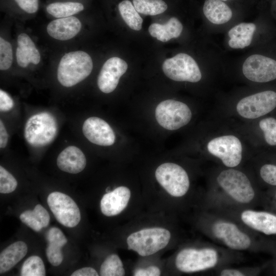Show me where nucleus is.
Wrapping results in <instances>:
<instances>
[{
  "label": "nucleus",
  "instance_id": "obj_26",
  "mask_svg": "<svg viewBox=\"0 0 276 276\" xmlns=\"http://www.w3.org/2000/svg\"><path fill=\"white\" fill-rule=\"evenodd\" d=\"M118 8L123 19L131 29L136 31L141 29L143 19L130 1L125 0L120 2Z\"/></svg>",
  "mask_w": 276,
  "mask_h": 276
},
{
  "label": "nucleus",
  "instance_id": "obj_21",
  "mask_svg": "<svg viewBox=\"0 0 276 276\" xmlns=\"http://www.w3.org/2000/svg\"><path fill=\"white\" fill-rule=\"evenodd\" d=\"M27 244L19 241L13 243L4 249L0 254V273H4L13 267L26 255Z\"/></svg>",
  "mask_w": 276,
  "mask_h": 276
},
{
  "label": "nucleus",
  "instance_id": "obj_42",
  "mask_svg": "<svg viewBox=\"0 0 276 276\" xmlns=\"http://www.w3.org/2000/svg\"><path fill=\"white\" fill-rule=\"evenodd\" d=\"M8 141V134L2 120L0 121V147H6Z\"/></svg>",
  "mask_w": 276,
  "mask_h": 276
},
{
  "label": "nucleus",
  "instance_id": "obj_35",
  "mask_svg": "<svg viewBox=\"0 0 276 276\" xmlns=\"http://www.w3.org/2000/svg\"><path fill=\"white\" fill-rule=\"evenodd\" d=\"M29 211L41 224L43 227H45L49 225L50 220V215L41 204H37L33 210H29Z\"/></svg>",
  "mask_w": 276,
  "mask_h": 276
},
{
  "label": "nucleus",
  "instance_id": "obj_38",
  "mask_svg": "<svg viewBox=\"0 0 276 276\" xmlns=\"http://www.w3.org/2000/svg\"><path fill=\"white\" fill-rule=\"evenodd\" d=\"M14 101L11 97L5 91L0 90V110L6 112L10 110L14 106Z\"/></svg>",
  "mask_w": 276,
  "mask_h": 276
},
{
  "label": "nucleus",
  "instance_id": "obj_43",
  "mask_svg": "<svg viewBox=\"0 0 276 276\" xmlns=\"http://www.w3.org/2000/svg\"><path fill=\"white\" fill-rule=\"evenodd\" d=\"M221 276H243L244 273L237 269H225L220 272Z\"/></svg>",
  "mask_w": 276,
  "mask_h": 276
},
{
  "label": "nucleus",
  "instance_id": "obj_34",
  "mask_svg": "<svg viewBox=\"0 0 276 276\" xmlns=\"http://www.w3.org/2000/svg\"><path fill=\"white\" fill-rule=\"evenodd\" d=\"M262 179L267 184L276 186V165L273 164H265L260 170Z\"/></svg>",
  "mask_w": 276,
  "mask_h": 276
},
{
  "label": "nucleus",
  "instance_id": "obj_3",
  "mask_svg": "<svg viewBox=\"0 0 276 276\" xmlns=\"http://www.w3.org/2000/svg\"><path fill=\"white\" fill-rule=\"evenodd\" d=\"M57 130L55 117L49 112H42L28 119L25 127L24 136L30 145L40 147L50 144L55 139Z\"/></svg>",
  "mask_w": 276,
  "mask_h": 276
},
{
  "label": "nucleus",
  "instance_id": "obj_25",
  "mask_svg": "<svg viewBox=\"0 0 276 276\" xmlns=\"http://www.w3.org/2000/svg\"><path fill=\"white\" fill-rule=\"evenodd\" d=\"M83 9V4L78 2H55L47 6V12L58 18L71 16Z\"/></svg>",
  "mask_w": 276,
  "mask_h": 276
},
{
  "label": "nucleus",
  "instance_id": "obj_28",
  "mask_svg": "<svg viewBox=\"0 0 276 276\" xmlns=\"http://www.w3.org/2000/svg\"><path fill=\"white\" fill-rule=\"evenodd\" d=\"M125 273L122 262L116 254L108 256L100 267L101 276H123Z\"/></svg>",
  "mask_w": 276,
  "mask_h": 276
},
{
  "label": "nucleus",
  "instance_id": "obj_45",
  "mask_svg": "<svg viewBox=\"0 0 276 276\" xmlns=\"http://www.w3.org/2000/svg\"><path fill=\"white\" fill-rule=\"evenodd\" d=\"M221 1H227V0H221Z\"/></svg>",
  "mask_w": 276,
  "mask_h": 276
},
{
  "label": "nucleus",
  "instance_id": "obj_12",
  "mask_svg": "<svg viewBox=\"0 0 276 276\" xmlns=\"http://www.w3.org/2000/svg\"><path fill=\"white\" fill-rule=\"evenodd\" d=\"M242 71L248 80L266 82L276 79V61L261 55L249 56L244 61Z\"/></svg>",
  "mask_w": 276,
  "mask_h": 276
},
{
  "label": "nucleus",
  "instance_id": "obj_6",
  "mask_svg": "<svg viewBox=\"0 0 276 276\" xmlns=\"http://www.w3.org/2000/svg\"><path fill=\"white\" fill-rule=\"evenodd\" d=\"M155 118L163 128L174 130L188 124L192 118V112L185 103L174 100H167L157 106Z\"/></svg>",
  "mask_w": 276,
  "mask_h": 276
},
{
  "label": "nucleus",
  "instance_id": "obj_44",
  "mask_svg": "<svg viewBox=\"0 0 276 276\" xmlns=\"http://www.w3.org/2000/svg\"><path fill=\"white\" fill-rule=\"evenodd\" d=\"M274 199L276 201V191L275 192V193H274Z\"/></svg>",
  "mask_w": 276,
  "mask_h": 276
},
{
  "label": "nucleus",
  "instance_id": "obj_27",
  "mask_svg": "<svg viewBox=\"0 0 276 276\" xmlns=\"http://www.w3.org/2000/svg\"><path fill=\"white\" fill-rule=\"evenodd\" d=\"M136 11L144 15H155L165 12L167 4L162 0H133Z\"/></svg>",
  "mask_w": 276,
  "mask_h": 276
},
{
  "label": "nucleus",
  "instance_id": "obj_14",
  "mask_svg": "<svg viewBox=\"0 0 276 276\" xmlns=\"http://www.w3.org/2000/svg\"><path fill=\"white\" fill-rule=\"evenodd\" d=\"M127 68V63L121 58L113 57L108 59L104 63L98 77L97 84L100 90L106 94L113 91Z\"/></svg>",
  "mask_w": 276,
  "mask_h": 276
},
{
  "label": "nucleus",
  "instance_id": "obj_1",
  "mask_svg": "<svg viewBox=\"0 0 276 276\" xmlns=\"http://www.w3.org/2000/svg\"><path fill=\"white\" fill-rule=\"evenodd\" d=\"M93 67L90 56L82 51L71 52L61 59L57 78L65 87H71L81 82L91 73Z\"/></svg>",
  "mask_w": 276,
  "mask_h": 276
},
{
  "label": "nucleus",
  "instance_id": "obj_40",
  "mask_svg": "<svg viewBox=\"0 0 276 276\" xmlns=\"http://www.w3.org/2000/svg\"><path fill=\"white\" fill-rule=\"evenodd\" d=\"M160 275V269L154 266H149L146 268L139 269L134 273L135 276H159Z\"/></svg>",
  "mask_w": 276,
  "mask_h": 276
},
{
  "label": "nucleus",
  "instance_id": "obj_32",
  "mask_svg": "<svg viewBox=\"0 0 276 276\" xmlns=\"http://www.w3.org/2000/svg\"><path fill=\"white\" fill-rule=\"evenodd\" d=\"M17 186L15 177L2 166H0V193L8 194L13 192Z\"/></svg>",
  "mask_w": 276,
  "mask_h": 276
},
{
  "label": "nucleus",
  "instance_id": "obj_4",
  "mask_svg": "<svg viewBox=\"0 0 276 276\" xmlns=\"http://www.w3.org/2000/svg\"><path fill=\"white\" fill-rule=\"evenodd\" d=\"M220 187L233 199L241 203H248L255 193L250 180L240 171L233 169L224 170L217 178Z\"/></svg>",
  "mask_w": 276,
  "mask_h": 276
},
{
  "label": "nucleus",
  "instance_id": "obj_19",
  "mask_svg": "<svg viewBox=\"0 0 276 276\" xmlns=\"http://www.w3.org/2000/svg\"><path fill=\"white\" fill-rule=\"evenodd\" d=\"M56 163L61 170L69 173L77 174L85 168L86 159L79 148L74 146H70L59 153Z\"/></svg>",
  "mask_w": 276,
  "mask_h": 276
},
{
  "label": "nucleus",
  "instance_id": "obj_15",
  "mask_svg": "<svg viewBox=\"0 0 276 276\" xmlns=\"http://www.w3.org/2000/svg\"><path fill=\"white\" fill-rule=\"evenodd\" d=\"M82 131L89 141L98 145L110 146L115 141V134L111 127L98 117L87 118L83 124Z\"/></svg>",
  "mask_w": 276,
  "mask_h": 276
},
{
  "label": "nucleus",
  "instance_id": "obj_39",
  "mask_svg": "<svg viewBox=\"0 0 276 276\" xmlns=\"http://www.w3.org/2000/svg\"><path fill=\"white\" fill-rule=\"evenodd\" d=\"M16 56L18 64L22 67H26L31 62L29 54L19 47L17 48Z\"/></svg>",
  "mask_w": 276,
  "mask_h": 276
},
{
  "label": "nucleus",
  "instance_id": "obj_33",
  "mask_svg": "<svg viewBox=\"0 0 276 276\" xmlns=\"http://www.w3.org/2000/svg\"><path fill=\"white\" fill-rule=\"evenodd\" d=\"M13 61L12 46L2 37L0 38V69L7 70L10 67Z\"/></svg>",
  "mask_w": 276,
  "mask_h": 276
},
{
  "label": "nucleus",
  "instance_id": "obj_29",
  "mask_svg": "<svg viewBox=\"0 0 276 276\" xmlns=\"http://www.w3.org/2000/svg\"><path fill=\"white\" fill-rule=\"evenodd\" d=\"M20 275H45V266L41 258L37 256H32L28 257L22 265Z\"/></svg>",
  "mask_w": 276,
  "mask_h": 276
},
{
  "label": "nucleus",
  "instance_id": "obj_22",
  "mask_svg": "<svg viewBox=\"0 0 276 276\" xmlns=\"http://www.w3.org/2000/svg\"><path fill=\"white\" fill-rule=\"evenodd\" d=\"M203 11L205 16L210 22L217 25L226 23L232 17L231 8L221 0L205 1Z\"/></svg>",
  "mask_w": 276,
  "mask_h": 276
},
{
  "label": "nucleus",
  "instance_id": "obj_10",
  "mask_svg": "<svg viewBox=\"0 0 276 276\" xmlns=\"http://www.w3.org/2000/svg\"><path fill=\"white\" fill-rule=\"evenodd\" d=\"M276 107V93L266 90L246 97L238 103L236 109L242 117L254 119L271 112Z\"/></svg>",
  "mask_w": 276,
  "mask_h": 276
},
{
  "label": "nucleus",
  "instance_id": "obj_37",
  "mask_svg": "<svg viewBox=\"0 0 276 276\" xmlns=\"http://www.w3.org/2000/svg\"><path fill=\"white\" fill-rule=\"evenodd\" d=\"M19 7L28 13L37 11L39 7L38 0H14Z\"/></svg>",
  "mask_w": 276,
  "mask_h": 276
},
{
  "label": "nucleus",
  "instance_id": "obj_13",
  "mask_svg": "<svg viewBox=\"0 0 276 276\" xmlns=\"http://www.w3.org/2000/svg\"><path fill=\"white\" fill-rule=\"evenodd\" d=\"M214 235L223 242L229 248L235 250H244L251 244L249 237L240 231L234 223L219 221L212 227Z\"/></svg>",
  "mask_w": 276,
  "mask_h": 276
},
{
  "label": "nucleus",
  "instance_id": "obj_11",
  "mask_svg": "<svg viewBox=\"0 0 276 276\" xmlns=\"http://www.w3.org/2000/svg\"><path fill=\"white\" fill-rule=\"evenodd\" d=\"M207 149L228 167L237 166L242 159L241 143L237 137L233 135L220 136L211 140L208 143Z\"/></svg>",
  "mask_w": 276,
  "mask_h": 276
},
{
  "label": "nucleus",
  "instance_id": "obj_7",
  "mask_svg": "<svg viewBox=\"0 0 276 276\" xmlns=\"http://www.w3.org/2000/svg\"><path fill=\"white\" fill-rule=\"evenodd\" d=\"M218 262L217 251L212 248H185L177 255L175 265L184 272H194L215 267Z\"/></svg>",
  "mask_w": 276,
  "mask_h": 276
},
{
  "label": "nucleus",
  "instance_id": "obj_17",
  "mask_svg": "<svg viewBox=\"0 0 276 276\" xmlns=\"http://www.w3.org/2000/svg\"><path fill=\"white\" fill-rule=\"evenodd\" d=\"M130 195V190L124 186L116 188L104 194L100 201L102 213L109 217L118 215L126 208Z\"/></svg>",
  "mask_w": 276,
  "mask_h": 276
},
{
  "label": "nucleus",
  "instance_id": "obj_16",
  "mask_svg": "<svg viewBox=\"0 0 276 276\" xmlns=\"http://www.w3.org/2000/svg\"><path fill=\"white\" fill-rule=\"evenodd\" d=\"M244 224L267 236L276 235V215L268 212L245 210L241 215Z\"/></svg>",
  "mask_w": 276,
  "mask_h": 276
},
{
  "label": "nucleus",
  "instance_id": "obj_20",
  "mask_svg": "<svg viewBox=\"0 0 276 276\" xmlns=\"http://www.w3.org/2000/svg\"><path fill=\"white\" fill-rule=\"evenodd\" d=\"M47 239L48 242L46 248L47 259L53 266H59L63 259L61 249L67 243V240L62 232L56 227H51L49 229Z\"/></svg>",
  "mask_w": 276,
  "mask_h": 276
},
{
  "label": "nucleus",
  "instance_id": "obj_24",
  "mask_svg": "<svg viewBox=\"0 0 276 276\" xmlns=\"http://www.w3.org/2000/svg\"><path fill=\"white\" fill-rule=\"evenodd\" d=\"M182 25L176 17L171 18L165 25L157 23L151 24L148 29L150 34L157 40L166 42L180 36Z\"/></svg>",
  "mask_w": 276,
  "mask_h": 276
},
{
  "label": "nucleus",
  "instance_id": "obj_41",
  "mask_svg": "<svg viewBox=\"0 0 276 276\" xmlns=\"http://www.w3.org/2000/svg\"><path fill=\"white\" fill-rule=\"evenodd\" d=\"M72 276H98L97 271L90 267H83L77 269L71 274Z\"/></svg>",
  "mask_w": 276,
  "mask_h": 276
},
{
  "label": "nucleus",
  "instance_id": "obj_8",
  "mask_svg": "<svg viewBox=\"0 0 276 276\" xmlns=\"http://www.w3.org/2000/svg\"><path fill=\"white\" fill-rule=\"evenodd\" d=\"M163 70L170 79L176 81L197 82L201 79V73L194 59L185 53H179L166 59Z\"/></svg>",
  "mask_w": 276,
  "mask_h": 276
},
{
  "label": "nucleus",
  "instance_id": "obj_2",
  "mask_svg": "<svg viewBox=\"0 0 276 276\" xmlns=\"http://www.w3.org/2000/svg\"><path fill=\"white\" fill-rule=\"evenodd\" d=\"M171 238L170 232L163 227L144 228L131 234L127 239L128 249L145 257L164 248Z\"/></svg>",
  "mask_w": 276,
  "mask_h": 276
},
{
  "label": "nucleus",
  "instance_id": "obj_23",
  "mask_svg": "<svg viewBox=\"0 0 276 276\" xmlns=\"http://www.w3.org/2000/svg\"><path fill=\"white\" fill-rule=\"evenodd\" d=\"M256 29L253 23L242 22L232 28L228 32V44L233 49H243L250 45Z\"/></svg>",
  "mask_w": 276,
  "mask_h": 276
},
{
  "label": "nucleus",
  "instance_id": "obj_36",
  "mask_svg": "<svg viewBox=\"0 0 276 276\" xmlns=\"http://www.w3.org/2000/svg\"><path fill=\"white\" fill-rule=\"evenodd\" d=\"M19 219L34 231L39 232L43 228L41 224L30 213L29 210L21 213Z\"/></svg>",
  "mask_w": 276,
  "mask_h": 276
},
{
  "label": "nucleus",
  "instance_id": "obj_9",
  "mask_svg": "<svg viewBox=\"0 0 276 276\" xmlns=\"http://www.w3.org/2000/svg\"><path fill=\"white\" fill-rule=\"evenodd\" d=\"M47 203L56 220L63 226L74 227L80 222L79 208L68 195L53 192L48 196Z\"/></svg>",
  "mask_w": 276,
  "mask_h": 276
},
{
  "label": "nucleus",
  "instance_id": "obj_5",
  "mask_svg": "<svg viewBox=\"0 0 276 276\" xmlns=\"http://www.w3.org/2000/svg\"><path fill=\"white\" fill-rule=\"evenodd\" d=\"M155 175L159 183L172 196L181 197L189 189L190 180L188 174L177 164H163L157 168Z\"/></svg>",
  "mask_w": 276,
  "mask_h": 276
},
{
  "label": "nucleus",
  "instance_id": "obj_30",
  "mask_svg": "<svg viewBox=\"0 0 276 276\" xmlns=\"http://www.w3.org/2000/svg\"><path fill=\"white\" fill-rule=\"evenodd\" d=\"M18 47L27 52L30 57L31 62L37 64L40 61V53L31 38L25 33H21L17 37Z\"/></svg>",
  "mask_w": 276,
  "mask_h": 276
},
{
  "label": "nucleus",
  "instance_id": "obj_18",
  "mask_svg": "<svg viewBox=\"0 0 276 276\" xmlns=\"http://www.w3.org/2000/svg\"><path fill=\"white\" fill-rule=\"evenodd\" d=\"M81 29V23L75 16L59 18L51 21L47 26L49 35L54 39L67 40L75 37Z\"/></svg>",
  "mask_w": 276,
  "mask_h": 276
},
{
  "label": "nucleus",
  "instance_id": "obj_31",
  "mask_svg": "<svg viewBox=\"0 0 276 276\" xmlns=\"http://www.w3.org/2000/svg\"><path fill=\"white\" fill-rule=\"evenodd\" d=\"M259 127L263 131L265 140L271 146L276 145V119L267 118L261 120Z\"/></svg>",
  "mask_w": 276,
  "mask_h": 276
}]
</instances>
